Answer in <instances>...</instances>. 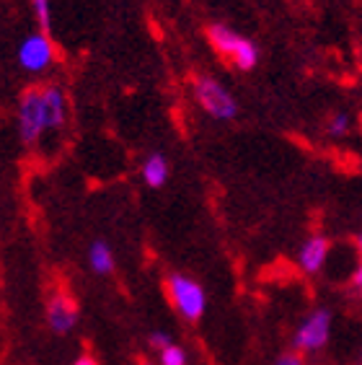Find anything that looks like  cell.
I'll return each instance as SVG.
<instances>
[{"label":"cell","instance_id":"1","mask_svg":"<svg viewBox=\"0 0 362 365\" xmlns=\"http://www.w3.org/2000/svg\"><path fill=\"white\" fill-rule=\"evenodd\" d=\"M192 93H195L197 104L202 106L212 120L228 122L238 114V101L233 98V93L212 76H197L192 83Z\"/></svg>","mask_w":362,"mask_h":365},{"label":"cell","instance_id":"2","mask_svg":"<svg viewBox=\"0 0 362 365\" xmlns=\"http://www.w3.org/2000/svg\"><path fill=\"white\" fill-rule=\"evenodd\" d=\"M166 293L174 303V309L179 311L187 322H200L207 309V295L205 288L197 280L187 277V274H168L166 277Z\"/></svg>","mask_w":362,"mask_h":365},{"label":"cell","instance_id":"3","mask_svg":"<svg viewBox=\"0 0 362 365\" xmlns=\"http://www.w3.org/2000/svg\"><path fill=\"white\" fill-rule=\"evenodd\" d=\"M47 133L44 122V93L42 88H26L19 101V135L26 145H34Z\"/></svg>","mask_w":362,"mask_h":365},{"label":"cell","instance_id":"4","mask_svg":"<svg viewBox=\"0 0 362 365\" xmlns=\"http://www.w3.org/2000/svg\"><path fill=\"white\" fill-rule=\"evenodd\" d=\"M329 334H331V311L319 309L300 324V329L293 337V344L303 352H316L329 342Z\"/></svg>","mask_w":362,"mask_h":365},{"label":"cell","instance_id":"5","mask_svg":"<svg viewBox=\"0 0 362 365\" xmlns=\"http://www.w3.org/2000/svg\"><path fill=\"white\" fill-rule=\"evenodd\" d=\"M52 60H55V44H52L47 31H36V34L26 36L24 44L19 47V63L29 73L47 71Z\"/></svg>","mask_w":362,"mask_h":365},{"label":"cell","instance_id":"6","mask_svg":"<svg viewBox=\"0 0 362 365\" xmlns=\"http://www.w3.org/2000/svg\"><path fill=\"white\" fill-rule=\"evenodd\" d=\"M78 317H81L78 303L73 301L65 290H57V293L49 295L47 322H49V327H52V331H57V334H68V331H73V327L78 324Z\"/></svg>","mask_w":362,"mask_h":365},{"label":"cell","instance_id":"7","mask_svg":"<svg viewBox=\"0 0 362 365\" xmlns=\"http://www.w3.org/2000/svg\"><path fill=\"white\" fill-rule=\"evenodd\" d=\"M44 122L47 130H63L68 120V98L60 86H44Z\"/></svg>","mask_w":362,"mask_h":365},{"label":"cell","instance_id":"8","mask_svg":"<svg viewBox=\"0 0 362 365\" xmlns=\"http://www.w3.org/2000/svg\"><path fill=\"white\" fill-rule=\"evenodd\" d=\"M329 257V241L324 236H311L306 244L300 246V254H298V264L303 272L308 274H316L321 267H324V262Z\"/></svg>","mask_w":362,"mask_h":365},{"label":"cell","instance_id":"9","mask_svg":"<svg viewBox=\"0 0 362 365\" xmlns=\"http://www.w3.org/2000/svg\"><path fill=\"white\" fill-rule=\"evenodd\" d=\"M207 39L210 44L220 52L223 57H230L233 60V55H236V49L241 47V42H244V36L236 34L230 26H225V24H210L207 26Z\"/></svg>","mask_w":362,"mask_h":365},{"label":"cell","instance_id":"10","mask_svg":"<svg viewBox=\"0 0 362 365\" xmlns=\"http://www.w3.org/2000/svg\"><path fill=\"white\" fill-rule=\"evenodd\" d=\"M140 174H143V179H145L148 187H153V190H158V187H163L168 179V161L163 153H150L143 161V169H140Z\"/></svg>","mask_w":362,"mask_h":365},{"label":"cell","instance_id":"11","mask_svg":"<svg viewBox=\"0 0 362 365\" xmlns=\"http://www.w3.org/2000/svg\"><path fill=\"white\" fill-rule=\"evenodd\" d=\"M88 262H90V269H93L96 274L114 272V254L106 241H93V244H90Z\"/></svg>","mask_w":362,"mask_h":365},{"label":"cell","instance_id":"12","mask_svg":"<svg viewBox=\"0 0 362 365\" xmlns=\"http://www.w3.org/2000/svg\"><path fill=\"white\" fill-rule=\"evenodd\" d=\"M158 363L160 365H187V350L179 347V344H168L166 350L158 352Z\"/></svg>","mask_w":362,"mask_h":365},{"label":"cell","instance_id":"13","mask_svg":"<svg viewBox=\"0 0 362 365\" xmlns=\"http://www.w3.org/2000/svg\"><path fill=\"white\" fill-rule=\"evenodd\" d=\"M31 6H34V16L42 31H49L52 26V8H49V0H31Z\"/></svg>","mask_w":362,"mask_h":365},{"label":"cell","instance_id":"14","mask_svg":"<svg viewBox=\"0 0 362 365\" xmlns=\"http://www.w3.org/2000/svg\"><path fill=\"white\" fill-rule=\"evenodd\" d=\"M349 130V117L347 114H334L331 122H329V135L331 138H341V135Z\"/></svg>","mask_w":362,"mask_h":365},{"label":"cell","instance_id":"15","mask_svg":"<svg viewBox=\"0 0 362 365\" xmlns=\"http://www.w3.org/2000/svg\"><path fill=\"white\" fill-rule=\"evenodd\" d=\"M148 344H150V347H153V350H166L168 344H174V339L168 337L166 331H153V334H150V337H148Z\"/></svg>","mask_w":362,"mask_h":365},{"label":"cell","instance_id":"16","mask_svg":"<svg viewBox=\"0 0 362 365\" xmlns=\"http://www.w3.org/2000/svg\"><path fill=\"white\" fill-rule=\"evenodd\" d=\"M274 365H303V358L298 352H285V355H279Z\"/></svg>","mask_w":362,"mask_h":365},{"label":"cell","instance_id":"17","mask_svg":"<svg viewBox=\"0 0 362 365\" xmlns=\"http://www.w3.org/2000/svg\"><path fill=\"white\" fill-rule=\"evenodd\" d=\"M73 365H98V360H96V358H90V355H81V358H78Z\"/></svg>","mask_w":362,"mask_h":365},{"label":"cell","instance_id":"18","mask_svg":"<svg viewBox=\"0 0 362 365\" xmlns=\"http://www.w3.org/2000/svg\"><path fill=\"white\" fill-rule=\"evenodd\" d=\"M357 244H360V252H362V236L357 239ZM355 285L357 288H362V262H360V269L355 272Z\"/></svg>","mask_w":362,"mask_h":365},{"label":"cell","instance_id":"19","mask_svg":"<svg viewBox=\"0 0 362 365\" xmlns=\"http://www.w3.org/2000/svg\"><path fill=\"white\" fill-rule=\"evenodd\" d=\"M140 365H153V363H150V360H143V363H140Z\"/></svg>","mask_w":362,"mask_h":365}]
</instances>
